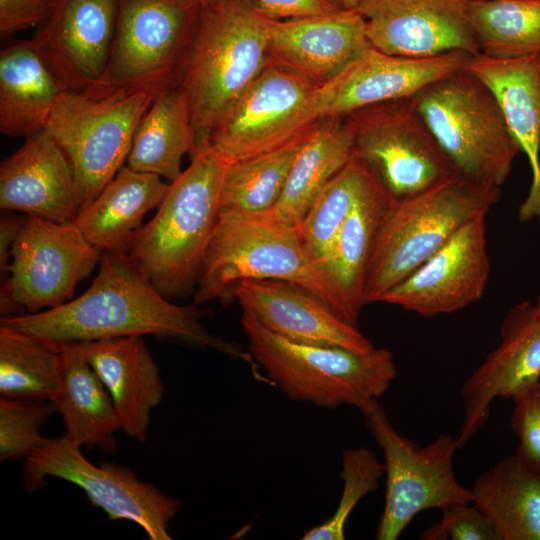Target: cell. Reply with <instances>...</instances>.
<instances>
[{
	"instance_id": "cell-1",
	"label": "cell",
	"mask_w": 540,
	"mask_h": 540,
	"mask_svg": "<svg viewBox=\"0 0 540 540\" xmlns=\"http://www.w3.org/2000/svg\"><path fill=\"white\" fill-rule=\"evenodd\" d=\"M206 315L195 305L169 302L128 252L106 251L97 276L79 297L37 313L2 317L0 325L55 345L154 335L242 360L260 376L249 351L207 330L201 322Z\"/></svg>"
},
{
	"instance_id": "cell-2",
	"label": "cell",
	"mask_w": 540,
	"mask_h": 540,
	"mask_svg": "<svg viewBox=\"0 0 540 540\" xmlns=\"http://www.w3.org/2000/svg\"><path fill=\"white\" fill-rule=\"evenodd\" d=\"M229 163L210 142L170 183L155 216L134 234L128 253L167 299L196 290L220 212Z\"/></svg>"
},
{
	"instance_id": "cell-3",
	"label": "cell",
	"mask_w": 540,
	"mask_h": 540,
	"mask_svg": "<svg viewBox=\"0 0 540 540\" xmlns=\"http://www.w3.org/2000/svg\"><path fill=\"white\" fill-rule=\"evenodd\" d=\"M268 17L244 0L201 6L181 88L190 107L196 149L268 62Z\"/></svg>"
},
{
	"instance_id": "cell-4",
	"label": "cell",
	"mask_w": 540,
	"mask_h": 540,
	"mask_svg": "<svg viewBox=\"0 0 540 540\" xmlns=\"http://www.w3.org/2000/svg\"><path fill=\"white\" fill-rule=\"evenodd\" d=\"M241 324L256 364L268 382L292 401L326 409L350 405L362 413L386 393L397 376L389 349L360 353L297 343L272 333L245 311Z\"/></svg>"
},
{
	"instance_id": "cell-5",
	"label": "cell",
	"mask_w": 540,
	"mask_h": 540,
	"mask_svg": "<svg viewBox=\"0 0 540 540\" xmlns=\"http://www.w3.org/2000/svg\"><path fill=\"white\" fill-rule=\"evenodd\" d=\"M245 279H275L297 285L345 320L327 273L306 249L297 227L282 224L271 210L254 214L219 212L194 300L230 303L233 288Z\"/></svg>"
},
{
	"instance_id": "cell-6",
	"label": "cell",
	"mask_w": 540,
	"mask_h": 540,
	"mask_svg": "<svg viewBox=\"0 0 540 540\" xmlns=\"http://www.w3.org/2000/svg\"><path fill=\"white\" fill-rule=\"evenodd\" d=\"M500 198V187L482 185L459 174L397 201L375 243L366 275L365 305L380 302L463 225L488 214Z\"/></svg>"
},
{
	"instance_id": "cell-7",
	"label": "cell",
	"mask_w": 540,
	"mask_h": 540,
	"mask_svg": "<svg viewBox=\"0 0 540 540\" xmlns=\"http://www.w3.org/2000/svg\"><path fill=\"white\" fill-rule=\"evenodd\" d=\"M437 142L464 177L501 187L522 150L492 91L467 67L413 96Z\"/></svg>"
},
{
	"instance_id": "cell-8",
	"label": "cell",
	"mask_w": 540,
	"mask_h": 540,
	"mask_svg": "<svg viewBox=\"0 0 540 540\" xmlns=\"http://www.w3.org/2000/svg\"><path fill=\"white\" fill-rule=\"evenodd\" d=\"M201 5L193 0H120L105 75L89 93L149 94L180 87L189 62Z\"/></svg>"
},
{
	"instance_id": "cell-9",
	"label": "cell",
	"mask_w": 540,
	"mask_h": 540,
	"mask_svg": "<svg viewBox=\"0 0 540 540\" xmlns=\"http://www.w3.org/2000/svg\"><path fill=\"white\" fill-rule=\"evenodd\" d=\"M362 414L384 455L385 504L376 539H398L414 517L427 509L472 502L471 489L459 482L453 468L460 449L457 438L443 433L419 446L395 429L379 400Z\"/></svg>"
},
{
	"instance_id": "cell-10",
	"label": "cell",
	"mask_w": 540,
	"mask_h": 540,
	"mask_svg": "<svg viewBox=\"0 0 540 540\" xmlns=\"http://www.w3.org/2000/svg\"><path fill=\"white\" fill-rule=\"evenodd\" d=\"M354 152L396 200L403 201L459 175L412 97L358 109L345 117Z\"/></svg>"
},
{
	"instance_id": "cell-11",
	"label": "cell",
	"mask_w": 540,
	"mask_h": 540,
	"mask_svg": "<svg viewBox=\"0 0 540 540\" xmlns=\"http://www.w3.org/2000/svg\"><path fill=\"white\" fill-rule=\"evenodd\" d=\"M153 100L142 92L92 97L65 91L61 95L45 129L74 168L82 206L124 166L136 129Z\"/></svg>"
},
{
	"instance_id": "cell-12",
	"label": "cell",
	"mask_w": 540,
	"mask_h": 540,
	"mask_svg": "<svg viewBox=\"0 0 540 540\" xmlns=\"http://www.w3.org/2000/svg\"><path fill=\"white\" fill-rule=\"evenodd\" d=\"M102 254L74 222L26 215L1 287L2 317L20 310L37 313L72 300L76 286L91 274Z\"/></svg>"
},
{
	"instance_id": "cell-13",
	"label": "cell",
	"mask_w": 540,
	"mask_h": 540,
	"mask_svg": "<svg viewBox=\"0 0 540 540\" xmlns=\"http://www.w3.org/2000/svg\"><path fill=\"white\" fill-rule=\"evenodd\" d=\"M23 480L27 490L45 486L48 477L81 488L90 502L110 520H128L139 525L151 540H170L169 523L181 502L157 487L140 481L131 470L114 463L97 466L87 460L81 447L65 434L47 441L26 458Z\"/></svg>"
},
{
	"instance_id": "cell-14",
	"label": "cell",
	"mask_w": 540,
	"mask_h": 540,
	"mask_svg": "<svg viewBox=\"0 0 540 540\" xmlns=\"http://www.w3.org/2000/svg\"><path fill=\"white\" fill-rule=\"evenodd\" d=\"M315 87L268 61L214 129L211 145L231 164L288 144L314 124L306 106Z\"/></svg>"
},
{
	"instance_id": "cell-15",
	"label": "cell",
	"mask_w": 540,
	"mask_h": 540,
	"mask_svg": "<svg viewBox=\"0 0 540 540\" xmlns=\"http://www.w3.org/2000/svg\"><path fill=\"white\" fill-rule=\"evenodd\" d=\"M473 56L460 51L433 57L390 55L372 46L327 83L315 87L306 106L310 124L374 104L412 97L432 82L467 67Z\"/></svg>"
},
{
	"instance_id": "cell-16",
	"label": "cell",
	"mask_w": 540,
	"mask_h": 540,
	"mask_svg": "<svg viewBox=\"0 0 540 540\" xmlns=\"http://www.w3.org/2000/svg\"><path fill=\"white\" fill-rule=\"evenodd\" d=\"M486 217L478 215L463 225L380 302L423 317L451 314L478 302L490 276Z\"/></svg>"
},
{
	"instance_id": "cell-17",
	"label": "cell",
	"mask_w": 540,
	"mask_h": 540,
	"mask_svg": "<svg viewBox=\"0 0 540 540\" xmlns=\"http://www.w3.org/2000/svg\"><path fill=\"white\" fill-rule=\"evenodd\" d=\"M472 0H360L370 45L387 54L424 58L480 47L470 21Z\"/></svg>"
},
{
	"instance_id": "cell-18",
	"label": "cell",
	"mask_w": 540,
	"mask_h": 540,
	"mask_svg": "<svg viewBox=\"0 0 540 540\" xmlns=\"http://www.w3.org/2000/svg\"><path fill=\"white\" fill-rule=\"evenodd\" d=\"M120 0H57L31 41L67 91L89 93L102 81Z\"/></svg>"
},
{
	"instance_id": "cell-19",
	"label": "cell",
	"mask_w": 540,
	"mask_h": 540,
	"mask_svg": "<svg viewBox=\"0 0 540 540\" xmlns=\"http://www.w3.org/2000/svg\"><path fill=\"white\" fill-rule=\"evenodd\" d=\"M500 342L463 383V421L459 448L487 423L497 398H511L540 380V306L521 301L512 306L500 326Z\"/></svg>"
},
{
	"instance_id": "cell-20",
	"label": "cell",
	"mask_w": 540,
	"mask_h": 540,
	"mask_svg": "<svg viewBox=\"0 0 540 540\" xmlns=\"http://www.w3.org/2000/svg\"><path fill=\"white\" fill-rule=\"evenodd\" d=\"M365 20L356 9L292 19L268 18V61L319 87L365 52Z\"/></svg>"
},
{
	"instance_id": "cell-21",
	"label": "cell",
	"mask_w": 540,
	"mask_h": 540,
	"mask_svg": "<svg viewBox=\"0 0 540 540\" xmlns=\"http://www.w3.org/2000/svg\"><path fill=\"white\" fill-rule=\"evenodd\" d=\"M243 311L288 340L367 353L375 347L359 330L305 289L282 280L245 279L232 291Z\"/></svg>"
},
{
	"instance_id": "cell-22",
	"label": "cell",
	"mask_w": 540,
	"mask_h": 540,
	"mask_svg": "<svg viewBox=\"0 0 540 540\" xmlns=\"http://www.w3.org/2000/svg\"><path fill=\"white\" fill-rule=\"evenodd\" d=\"M81 206L74 168L46 129L26 137L2 161V210L67 223L74 222Z\"/></svg>"
},
{
	"instance_id": "cell-23",
	"label": "cell",
	"mask_w": 540,
	"mask_h": 540,
	"mask_svg": "<svg viewBox=\"0 0 540 540\" xmlns=\"http://www.w3.org/2000/svg\"><path fill=\"white\" fill-rule=\"evenodd\" d=\"M467 69L496 97L508 128L529 161L532 182L519 221L540 222V55L497 59L473 56Z\"/></svg>"
},
{
	"instance_id": "cell-24",
	"label": "cell",
	"mask_w": 540,
	"mask_h": 540,
	"mask_svg": "<svg viewBox=\"0 0 540 540\" xmlns=\"http://www.w3.org/2000/svg\"><path fill=\"white\" fill-rule=\"evenodd\" d=\"M76 344L108 390L121 429L139 442L146 441L151 411L161 402L164 386L141 336Z\"/></svg>"
},
{
	"instance_id": "cell-25",
	"label": "cell",
	"mask_w": 540,
	"mask_h": 540,
	"mask_svg": "<svg viewBox=\"0 0 540 540\" xmlns=\"http://www.w3.org/2000/svg\"><path fill=\"white\" fill-rule=\"evenodd\" d=\"M396 202L370 172L334 243L327 274L342 304L345 320L357 327L365 305L366 275L375 243Z\"/></svg>"
},
{
	"instance_id": "cell-26",
	"label": "cell",
	"mask_w": 540,
	"mask_h": 540,
	"mask_svg": "<svg viewBox=\"0 0 540 540\" xmlns=\"http://www.w3.org/2000/svg\"><path fill=\"white\" fill-rule=\"evenodd\" d=\"M58 382L51 398L76 446L102 452L117 449L121 425L113 400L76 343L59 344Z\"/></svg>"
},
{
	"instance_id": "cell-27",
	"label": "cell",
	"mask_w": 540,
	"mask_h": 540,
	"mask_svg": "<svg viewBox=\"0 0 540 540\" xmlns=\"http://www.w3.org/2000/svg\"><path fill=\"white\" fill-rule=\"evenodd\" d=\"M158 175L123 166L74 220L84 237L101 252H128L144 215L162 203L169 189Z\"/></svg>"
},
{
	"instance_id": "cell-28",
	"label": "cell",
	"mask_w": 540,
	"mask_h": 540,
	"mask_svg": "<svg viewBox=\"0 0 540 540\" xmlns=\"http://www.w3.org/2000/svg\"><path fill=\"white\" fill-rule=\"evenodd\" d=\"M65 91L31 40L4 47L0 53V132L26 138L45 129Z\"/></svg>"
},
{
	"instance_id": "cell-29",
	"label": "cell",
	"mask_w": 540,
	"mask_h": 540,
	"mask_svg": "<svg viewBox=\"0 0 540 540\" xmlns=\"http://www.w3.org/2000/svg\"><path fill=\"white\" fill-rule=\"evenodd\" d=\"M354 152L344 117L316 121L307 132L290 168L283 192L271 210L282 224L296 227L329 181Z\"/></svg>"
},
{
	"instance_id": "cell-30",
	"label": "cell",
	"mask_w": 540,
	"mask_h": 540,
	"mask_svg": "<svg viewBox=\"0 0 540 540\" xmlns=\"http://www.w3.org/2000/svg\"><path fill=\"white\" fill-rule=\"evenodd\" d=\"M470 489L499 540H540V473L516 453L481 474Z\"/></svg>"
},
{
	"instance_id": "cell-31",
	"label": "cell",
	"mask_w": 540,
	"mask_h": 540,
	"mask_svg": "<svg viewBox=\"0 0 540 540\" xmlns=\"http://www.w3.org/2000/svg\"><path fill=\"white\" fill-rule=\"evenodd\" d=\"M196 151L187 96L181 87L158 95L133 137L127 166L171 183L182 173V159Z\"/></svg>"
},
{
	"instance_id": "cell-32",
	"label": "cell",
	"mask_w": 540,
	"mask_h": 540,
	"mask_svg": "<svg viewBox=\"0 0 540 540\" xmlns=\"http://www.w3.org/2000/svg\"><path fill=\"white\" fill-rule=\"evenodd\" d=\"M309 129L280 148L229 164L221 186L220 212L254 214L272 210Z\"/></svg>"
},
{
	"instance_id": "cell-33",
	"label": "cell",
	"mask_w": 540,
	"mask_h": 540,
	"mask_svg": "<svg viewBox=\"0 0 540 540\" xmlns=\"http://www.w3.org/2000/svg\"><path fill=\"white\" fill-rule=\"evenodd\" d=\"M480 53L497 59L540 55V0H472Z\"/></svg>"
},
{
	"instance_id": "cell-34",
	"label": "cell",
	"mask_w": 540,
	"mask_h": 540,
	"mask_svg": "<svg viewBox=\"0 0 540 540\" xmlns=\"http://www.w3.org/2000/svg\"><path fill=\"white\" fill-rule=\"evenodd\" d=\"M58 346L0 325V395L51 401L58 382Z\"/></svg>"
},
{
	"instance_id": "cell-35",
	"label": "cell",
	"mask_w": 540,
	"mask_h": 540,
	"mask_svg": "<svg viewBox=\"0 0 540 540\" xmlns=\"http://www.w3.org/2000/svg\"><path fill=\"white\" fill-rule=\"evenodd\" d=\"M369 175L364 161L353 152L296 226L306 249L326 273L339 230Z\"/></svg>"
},
{
	"instance_id": "cell-36",
	"label": "cell",
	"mask_w": 540,
	"mask_h": 540,
	"mask_svg": "<svg viewBox=\"0 0 540 540\" xmlns=\"http://www.w3.org/2000/svg\"><path fill=\"white\" fill-rule=\"evenodd\" d=\"M385 474L384 463L365 447L348 448L343 451L340 477L343 480L342 494L333 515L308 531L303 540H344L349 516L369 493L379 488Z\"/></svg>"
},
{
	"instance_id": "cell-37",
	"label": "cell",
	"mask_w": 540,
	"mask_h": 540,
	"mask_svg": "<svg viewBox=\"0 0 540 540\" xmlns=\"http://www.w3.org/2000/svg\"><path fill=\"white\" fill-rule=\"evenodd\" d=\"M51 401L0 399V459L27 458L48 438L41 434L42 424L56 412Z\"/></svg>"
},
{
	"instance_id": "cell-38",
	"label": "cell",
	"mask_w": 540,
	"mask_h": 540,
	"mask_svg": "<svg viewBox=\"0 0 540 540\" xmlns=\"http://www.w3.org/2000/svg\"><path fill=\"white\" fill-rule=\"evenodd\" d=\"M511 428L519 445L516 454L540 473V380L518 390L511 398Z\"/></svg>"
},
{
	"instance_id": "cell-39",
	"label": "cell",
	"mask_w": 540,
	"mask_h": 540,
	"mask_svg": "<svg viewBox=\"0 0 540 540\" xmlns=\"http://www.w3.org/2000/svg\"><path fill=\"white\" fill-rule=\"evenodd\" d=\"M441 512V520L427 528L420 539L499 540L490 518L473 502L453 505Z\"/></svg>"
},
{
	"instance_id": "cell-40",
	"label": "cell",
	"mask_w": 540,
	"mask_h": 540,
	"mask_svg": "<svg viewBox=\"0 0 540 540\" xmlns=\"http://www.w3.org/2000/svg\"><path fill=\"white\" fill-rule=\"evenodd\" d=\"M57 0H0V34L8 37L40 26L53 12Z\"/></svg>"
},
{
	"instance_id": "cell-41",
	"label": "cell",
	"mask_w": 540,
	"mask_h": 540,
	"mask_svg": "<svg viewBox=\"0 0 540 540\" xmlns=\"http://www.w3.org/2000/svg\"><path fill=\"white\" fill-rule=\"evenodd\" d=\"M255 7L271 19L328 15L345 8L341 0H254Z\"/></svg>"
},
{
	"instance_id": "cell-42",
	"label": "cell",
	"mask_w": 540,
	"mask_h": 540,
	"mask_svg": "<svg viewBox=\"0 0 540 540\" xmlns=\"http://www.w3.org/2000/svg\"><path fill=\"white\" fill-rule=\"evenodd\" d=\"M26 218L16 214H2L0 219V271L6 276L9 268V257L16 236Z\"/></svg>"
},
{
	"instance_id": "cell-43",
	"label": "cell",
	"mask_w": 540,
	"mask_h": 540,
	"mask_svg": "<svg viewBox=\"0 0 540 540\" xmlns=\"http://www.w3.org/2000/svg\"><path fill=\"white\" fill-rule=\"evenodd\" d=\"M345 8L355 9L360 2V0H341Z\"/></svg>"
},
{
	"instance_id": "cell-44",
	"label": "cell",
	"mask_w": 540,
	"mask_h": 540,
	"mask_svg": "<svg viewBox=\"0 0 540 540\" xmlns=\"http://www.w3.org/2000/svg\"><path fill=\"white\" fill-rule=\"evenodd\" d=\"M193 1H196L197 3H199L201 6H204L210 2H212L213 0H193Z\"/></svg>"
},
{
	"instance_id": "cell-45",
	"label": "cell",
	"mask_w": 540,
	"mask_h": 540,
	"mask_svg": "<svg viewBox=\"0 0 540 540\" xmlns=\"http://www.w3.org/2000/svg\"><path fill=\"white\" fill-rule=\"evenodd\" d=\"M536 303L540 306V294L536 298Z\"/></svg>"
}]
</instances>
